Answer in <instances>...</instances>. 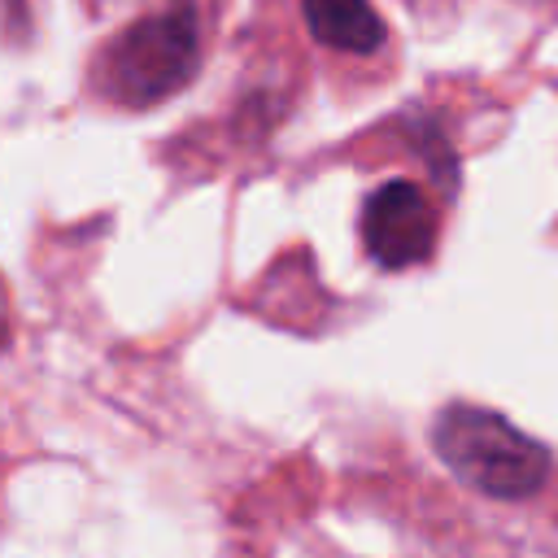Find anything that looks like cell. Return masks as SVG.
Instances as JSON below:
<instances>
[{
	"label": "cell",
	"instance_id": "1",
	"mask_svg": "<svg viewBox=\"0 0 558 558\" xmlns=\"http://www.w3.org/2000/svg\"><path fill=\"white\" fill-rule=\"evenodd\" d=\"M432 445L458 480H466L471 488L501 497V501L532 497L549 480V449L541 440L523 436L501 414L480 410V405L440 410V418L432 427Z\"/></svg>",
	"mask_w": 558,
	"mask_h": 558
},
{
	"label": "cell",
	"instance_id": "2",
	"mask_svg": "<svg viewBox=\"0 0 558 558\" xmlns=\"http://www.w3.org/2000/svg\"><path fill=\"white\" fill-rule=\"evenodd\" d=\"M196 65V17L187 4L126 26L100 61V87L122 105H153L187 83Z\"/></svg>",
	"mask_w": 558,
	"mask_h": 558
},
{
	"label": "cell",
	"instance_id": "4",
	"mask_svg": "<svg viewBox=\"0 0 558 558\" xmlns=\"http://www.w3.org/2000/svg\"><path fill=\"white\" fill-rule=\"evenodd\" d=\"M305 22L318 44L340 52H375L384 44V22L366 0H301Z\"/></svg>",
	"mask_w": 558,
	"mask_h": 558
},
{
	"label": "cell",
	"instance_id": "3",
	"mask_svg": "<svg viewBox=\"0 0 558 558\" xmlns=\"http://www.w3.org/2000/svg\"><path fill=\"white\" fill-rule=\"evenodd\" d=\"M432 235H436V218L423 201V192L405 179H392L384 183L366 209H362V240H366V253L388 266V270H401L418 257H427L432 248Z\"/></svg>",
	"mask_w": 558,
	"mask_h": 558
},
{
	"label": "cell",
	"instance_id": "5",
	"mask_svg": "<svg viewBox=\"0 0 558 558\" xmlns=\"http://www.w3.org/2000/svg\"><path fill=\"white\" fill-rule=\"evenodd\" d=\"M4 331H9V305H4V288H0V340H4Z\"/></svg>",
	"mask_w": 558,
	"mask_h": 558
}]
</instances>
